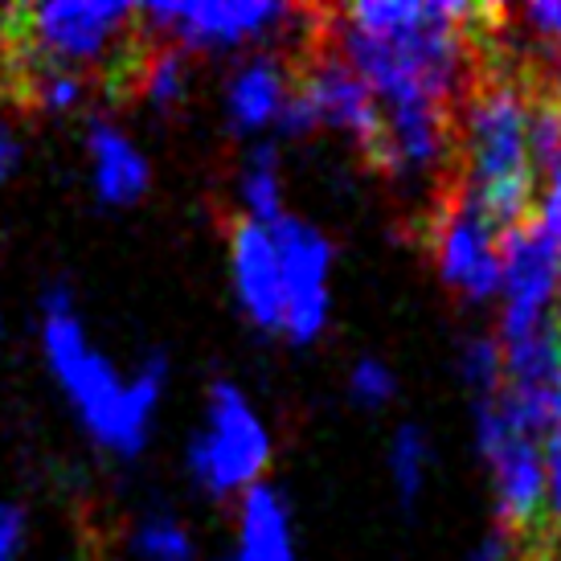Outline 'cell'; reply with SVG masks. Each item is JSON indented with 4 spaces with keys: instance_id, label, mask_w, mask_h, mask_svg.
Returning a JSON list of instances; mask_svg holds the SVG:
<instances>
[{
    "instance_id": "cell-22",
    "label": "cell",
    "mask_w": 561,
    "mask_h": 561,
    "mask_svg": "<svg viewBox=\"0 0 561 561\" xmlns=\"http://www.w3.org/2000/svg\"><path fill=\"white\" fill-rule=\"evenodd\" d=\"M541 176H546V188H541V197H537V205H533V221L546 230L549 242H558L561 247V157L553 160Z\"/></svg>"
},
{
    "instance_id": "cell-7",
    "label": "cell",
    "mask_w": 561,
    "mask_h": 561,
    "mask_svg": "<svg viewBox=\"0 0 561 561\" xmlns=\"http://www.w3.org/2000/svg\"><path fill=\"white\" fill-rule=\"evenodd\" d=\"M140 30L148 42L188 49H238L247 42H263L283 21H296V9L287 4H254V0H230V4H140Z\"/></svg>"
},
{
    "instance_id": "cell-10",
    "label": "cell",
    "mask_w": 561,
    "mask_h": 561,
    "mask_svg": "<svg viewBox=\"0 0 561 561\" xmlns=\"http://www.w3.org/2000/svg\"><path fill=\"white\" fill-rule=\"evenodd\" d=\"M230 271H234V296L250 324L263 332H283V275L271 226L238 221L230 234Z\"/></svg>"
},
{
    "instance_id": "cell-13",
    "label": "cell",
    "mask_w": 561,
    "mask_h": 561,
    "mask_svg": "<svg viewBox=\"0 0 561 561\" xmlns=\"http://www.w3.org/2000/svg\"><path fill=\"white\" fill-rule=\"evenodd\" d=\"M234 561H296L291 513L271 483H254L238 504V558Z\"/></svg>"
},
{
    "instance_id": "cell-21",
    "label": "cell",
    "mask_w": 561,
    "mask_h": 561,
    "mask_svg": "<svg viewBox=\"0 0 561 561\" xmlns=\"http://www.w3.org/2000/svg\"><path fill=\"white\" fill-rule=\"evenodd\" d=\"M541 463H546V529L561 533V426L541 438Z\"/></svg>"
},
{
    "instance_id": "cell-14",
    "label": "cell",
    "mask_w": 561,
    "mask_h": 561,
    "mask_svg": "<svg viewBox=\"0 0 561 561\" xmlns=\"http://www.w3.org/2000/svg\"><path fill=\"white\" fill-rule=\"evenodd\" d=\"M238 197L247 205V221L275 226L283 218V181L275 144H259L238 172Z\"/></svg>"
},
{
    "instance_id": "cell-17",
    "label": "cell",
    "mask_w": 561,
    "mask_h": 561,
    "mask_svg": "<svg viewBox=\"0 0 561 561\" xmlns=\"http://www.w3.org/2000/svg\"><path fill=\"white\" fill-rule=\"evenodd\" d=\"M131 549L140 561H193V537L169 513L144 516L131 533Z\"/></svg>"
},
{
    "instance_id": "cell-20",
    "label": "cell",
    "mask_w": 561,
    "mask_h": 561,
    "mask_svg": "<svg viewBox=\"0 0 561 561\" xmlns=\"http://www.w3.org/2000/svg\"><path fill=\"white\" fill-rule=\"evenodd\" d=\"M508 16H516L533 42H541V46H546V54L561 49V0L525 4V9H516V13H508Z\"/></svg>"
},
{
    "instance_id": "cell-5",
    "label": "cell",
    "mask_w": 561,
    "mask_h": 561,
    "mask_svg": "<svg viewBox=\"0 0 561 561\" xmlns=\"http://www.w3.org/2000/svg\"><path fill=\"white\" fill-rule=\"evenodd\" d=\"M426 242H431V259H435L443 283L455 296L483 304L500 291L504 279V259H500V242L504 230L471 202L463 188L451 181L438 188L435 205L426 214Z\"/></svg>"
},
{
    "instance_id": "cell-8",
    "label": "cell",
    "mask_w": 561,
    "mask_h": 561,
    "mask_svg": "<svg viewBox=\"0 0 561 561\" xmlns=\"http://www.w3.org/2000/svg\"><path fill=\"white\" fill-rule=\"evenodd\" d=\"M504 259V312H500V344L525 341L529 332L546 328L561 304V247L549 242L537 221H520L504 230L500 242Z\"/></svg>"
},
{
    "instance_id": "cell-12",
    "label": "cell",
    "mask_w": 561,
    "mask_h": 561,
    "mask_svg": "<svg viewBox=\"0 0 561 561\" xmlns=\"http://www.w3.org/2000/svg\"><path fill=\"white\" fill-rule=\"evenodd\" d=\"M87 152H91V181L103 205H131L140 202L152 185V169L136 144L107 119H94L87 131Z\"/></svg>"
},
{
    "instance_id": "cell-2",
    "label": "cell",
    "mask_w": 561,
    "mask_h": 561,
    "mask_svg": "<svg viewBox=\"0 0 561 561\" xmlns=\"http://www.w3.org/2000/svg\"><path fill=\"white\" fill-rule=\"evenodd\" d=\"M42 348H46L49 374L58 377V386L79 410L94 443H103L115 455H140L169 381V360L152 353L140 365V374L124 381L115 374V365L99 348H91L70 287L62 283H54L42 299Z\"/></svg>"
},
{
    "instance_id": "cell-3",
    "label": "cell",
    "mask_w": 561,
    "mask_h": 561,
    "mask_svg": "<svg viewBox=\"0 0 561 561\" xmlns=\"http://www.w3.org/2000/svg\"><path fill=\"white\" fill-rule=\"evenodd\" d=\"M271 463V435L234 381H214L205 405V431L188 443V471L209 496H242L263 483Z\"/></svg>"
},
{
    "instance_id": "cell-19",
    "label": "cell",
    "mask_w": 561,
    "mask_h": 561,
    "mask_svg": "<svg viewBox=\"0 0 561 561\" xmlns=\"http://www.w3.org/2000/svg\"><path fill=\"white\" fill-rule=\"evenodd\" d=\"M398 390V381L393 374L381 365L377 357H360L353 365V374H348V393H353V402L365 405V410H377V405H386Z\"/></svg>"
},
{
    "instance_id": "cell-1",
    "label": "cell",
    "mask_w": 561,
    "mask_h": 561,
    "mask_svg": "<svg viewBox=\"0 0 561 561\" xmlns=\"http://www.w3.org/2000/svg\"><path fill=\"white\" fill-rule=\"evenodd\" d=\"M488 21L480 66L455 111L451 185L463 188L500 230H513L533 218L541 172L529 144V75L496 62L488 49Z\"/></svg>"
},
{
    "instance_id": "cell-16",
    "label": "cell",
    "mask_w": 561,
    "mask_h": 561,
    "mask_svg": "<svg viewBox=\"0 0 561 561\" xmlns=\"http://www.w3.org/2000/svg\"><path fill=\"white\" fill-rule=\"evenodd\" d=\"M390 471H393V483H398L402 504H414V500L422 496L426 471H431V443H426V435H422L414 422L398 426V435H393Z\"/></svg>"
},
{
    "instance_id": "cell-25",
    "label": "cell",
    "mask_w": 561,
    "mask_h": 561,
    "mask_svg": "<svg viewBox=\"0 0 561 561\" xmlns=\"http://www.w3.org/2000/svg\"><path fill=\"white\" fill-rule=\"evenodd\" d=\"M471 561H516V541L513 537H504V533H492V537L476 549V558Z\"/></svg>"
},
{
    "instance_id": "cell-6",
    "label": "cell",
    "mask_w": 561,
    "mask_h": 561,
    "mask_svg": "<svg viewBox=\"0 0 561 561\" xmlns=\"http://www.w3.org/2000/svg\"><path fill=\"white\" fill-rule=\"evenodd\" d=\"M308 58H304V70H296V94L299 103L308 107L316 127H332V131H344L353 136L357 148L365 152L369 164H377V152H381V107H377V94L365 87L353 66L344 62L336 46L324 37V21L312 30L308 37Z\"/></svg>"
},
{
    "instance_id": "cell-11",
    "label": "cell",
    "mask_w": 561,
    "mask_h": 561,
    "mask_svg": "<svg viewBox=\"0 0 561 561\" xmlns=\"http://www.w3.org/2000/svg\"><path fill=\"white\" fill-rule=\"evenodd\" d=\"M296 91V70L279 54H254L234 70L226 87V115L234 131H263L279 119L287 99Z\"/></svg>"
},
{
    "instance_id": "cell-18",
    "label": "cell",
    "mask_w": 561,
    "mask_h": 561,
    "mask_svg": "<svg viewBox=\"0 0 561 561\" xmlns=\"http://www.w3.org/2000/svg\"><path fill=\"white\" fill-rule=\"evenodd\" d=\"M463 381L476 398H496L504 390V348L496 336H471L463 344Z\"/></svg>"
},
{
    "instance_id": "cell-23",
    "label": "cell",
    "mask_w": 561,
    "mask_h": 561,
    "mask_svg": "<svg viewBox=\"0 0 561 561\" xmlns=\"http://www.w3.org/2000/svg\"><path fill=\"white\" fill-rule=\"evenodd\" d=\"M25 549V513L16 504H0V561H16Z\"/></svg>"
},
{
    "instance_id": "cell-9",
    "label": "cell",
    "mask_w": 561,
    "mask_h": 561,
    "mask_svg": "<svg viewBox=\"0 0 561 561\" xmlns=\"http://www.w3.org/2000/svg\"><path fill=\"white\" fill-rule=\"evenodd\" d=\"M275 254L283 275V336L296 344H312L328 324V271H332V242L312 221L283 214L271 226Z\"/></svg>"
},
{
    "instance_id": "cell-24",
    "label": "cell",
    "mask_w": 561,
    "mask_h": 561,
    "mask_svg": "<svg viewBox=\"0 0 561 561\" xmlns=\"http://www.w3.org/2000/svg\"><path fill=\"white\" fill-rule=\"evenodd\" d=\"M21 164V136H16V127L9 124V115L0 111V185L9 181Z\"/></svg>"
},
{
    "instance_id": "cell-4",
    "label": "cell",
    "mask_w": 561,
    "mask_h": 561,
    "mask_svg": "<svg viewBox=\"0 0 561 561\" xmlns=\"http://www.w3.org/2000/svg\"><path fill=\"white\" fill-rule=\"evenodd\" d=\"M476 443L496 488V516L504 537L529 541L546 529V463L541 443L516 431L496 398H476Z\"/></svg>"
},
{
    "instance_id": "cell-15",
    "label": "cell",
    "mask_w": 561,
    "mask_h": 561,
    "mask_svg": "<svg viewBox=\"0 0 561 561\" xmlns=\"http://www.w3.org/2000/svg\"><path fill=\"white\" fill-rule=\"evenodd\" d=\"M136 91L157 111H172L188 94V54L181 46H148Z\"/></svg>"
}]
</instances>
